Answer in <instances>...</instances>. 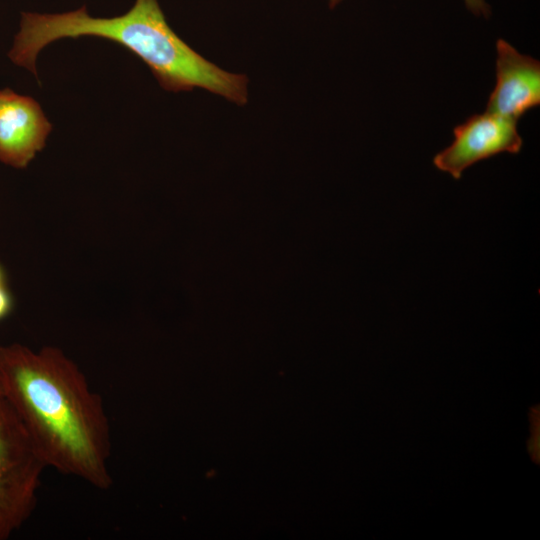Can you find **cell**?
Segmentation results:
<instances>
[{
    "label": "cell",
    "instance_id": "6da1fadb",
    "mask_svg": "<svg viewBox=\"0 0 540 540\" xmlns=\"http://www.w3.org/2000/svg\"><path fill=\"white\" fill-rule=\"evenodd\" d=\"M0 394L48 468L100 490L112 486L111 428L103 399L61 349L0 346Z\"/></svg>",
    "mask_w": 540,
    "mask_h": 540
},
{
    "label": "cell",
    "instance_id": "7a4b0ae2",
    "mask_svg": "<svg viewBox=\"0 0 540 540\" xmlns=\"http://www.w3.org/2000/svg\"><path fill=\"white\" fill-rule=\"evenodd\" d=\"M94 36L114 41L137 55L166 91L202 88L238 105L248 101V77L230 73L204 58L169 26L157 0H136L123 15L96 18L86 6L59 14L22 12L19 32L8 53L36 78V59L63 38Z\"/></svg>",
    "mask_w": 540,
    "mask_h": 540
},
{
    "label": "cell",
    "instance_id": "3957f363",
    "mask_svg": "<svg viewBox=\"0 0 540 540\" xmlns=\"http://www.w3.org/2000/svg\"><path fill=\"white\" fill-rule=\"evenodd\" d=\"M46 468L37 447L0 394V540L9 539L33 514Z\"/></svg>",
    "mask_w": 540,
    "mask_h": 540
},
{
    "label": "cell",
    "instance_id": "277c9868",
    "mask_svg": "<svg viewBox=\"0 0 540 540\" xmlns=\"http://www.w3.org/2000/svg\"><path fill=\"white\" fill-rule=\"evenodd\" d=\"M453 134L454 140L434 156L433 164L456 180L475 163L504 152L517 154L523 146L516 121L487 111L470 116Z\"/></svg>",
    "mask_w": 540,
    "mask_h": 540
},
{
    "label": "cell",
    "instance_id": "5b68a950",
    "mask_svg": "<svg viewBox=\"0 0 540 540\" xmlns=\"http://www.w3.org/2000/svg\"><path fill=\"white\" fill-rule=\"evenodd\" d=\"M495 67L496 82L485 111L517 122L540 104V62L498 39Z\"/></svg>",
    "mask_w": 540,
    "mask_h": 540
},
{
    "label": "cell",
    "instance_id": "8992f818",
    "mask_svg": "<svg viewBox=\"0 0 540 540\" xmlns=\"http://www.w3.org/2000/svg\"><path fill=\"white\" fill-rule=\"evenodd\" d=\"M51 130L36 100L8 88L0 90V162L27 167L45 147Z\"/></svg>",
    "mask_w": 540,
    "mask_h": 540
},
{
    "label": "cell",
    "instance_id": "52a82bcc",
    "mask_svg": "<svg viewBox=\"0 0 540 540\" xmlns=\"http://www.w3.org/2000/svg\"><path fill=\"white\" fill-rule=\"evenodd\" d=\"M13 308V299L6 287V284L0 285V320L9 315Z\"/></svg>",
    "mask_w": 540,
    "mask_h": 540
},
{
    "label": "cell",
    "instance_id": "ba28073f",
    "mask_svg": "<svg viewBox=\"0 0 540 540\" xmlns=\"http://www.w3.org/2000/svg\"><path fill=\"white\" fill-rule=\"evenodd\" d=\"M467 8L476 15L488 16L490 9L485 0H464Z\"/></svg>",
    "mask_w": 540,
    "mask_h": 540
},
{
    "label": "cell",
    "instance_id": "9c48e42d",
    "mask_svg": "<svg viewBox=\"0 0 540 540\" xmlns=\"http://www.w3.org/2000/svg\"><path fill=\"white\" fill-rule=\"evenodd\" d=\"M342 0H328V4L330 8L336 7Z\"/></svg>",
    "mask_w": 540,
    "mask_h": 540
},
{
    "label": "cell",
    "instance_id": "30bf717a",
    "mask_svg": "<svg viewBox=\"0 0 540 540\" xmlns=\"http://www.w3.org/2000/svg\"><path fill=\"white\" fill-rule=\"evenodd\" d=\"M1 284H5V275H4L3 268L0 265V285Z\"/></svg>",
    "mask_w": 540,
    "mask_h": 540
}]
</instances>
